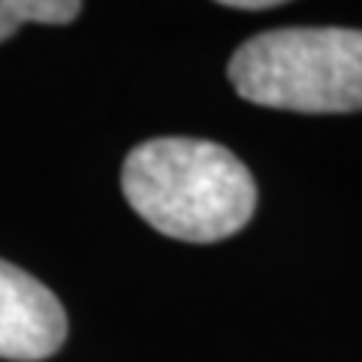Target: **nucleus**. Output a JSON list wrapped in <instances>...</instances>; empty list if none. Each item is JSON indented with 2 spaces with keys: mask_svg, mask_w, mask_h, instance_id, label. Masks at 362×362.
<instances>
[{
  "mask_svg": "<svg viewBox=\"0 0 362 362\" xmlns=\"http://www.w3.org/2000/svg\"><path fill=\"white\" fill-rule=\"evenodd\" d=\"M235 94L266 109L302 115L362 112V30L278 28L233 52Z\"/></svg>",
  "mask_w": 362,
  "mask_h": 362,
  "instance_id": "f03ea898",
  "label": "nucleus"
},
{
  "mask_svg": "<svg viewBox=\"0 0 362 362\" xmlns=\"http://www.w3.org/2000/svg\"><path fill=\"white\" fill-rule=\"evenodd\" d=\"M66 341V311L54 293L0 259V359L40 362Z\"/></svg>",
  "mask_w": 362,
  "mask_h": 362,
  "instance_id": "7ed1b4c3",
  "label": "nucleus"
},
{
  "mask_svg": "<svg viewBox=\"0 0 362 362\" xmlns=\"http://www.w3.org/2000/svg\"><path fill=\"white\" fill-rule=\"evenodd\" d=\"M121 190L157 233L194 245L230 239L257 209L251 169L221 142L190 136L136 145L121 166Z\"/></svg>",
  "mask_w": 362,
  "mask_h": 362,
  "instance_id": "f257e3e1",
  "label": "nucleus"
},
{
  "mask_svg": "<svg viewBox=\"0 0 362 362\" xmlns=\"http://www.w3.org/2000/svg\"><path fill=\"white\" fill-rule=\"evenodd\" d=\"M78 13V0H0V42L25 25H70Z\"/></svg>",
  "mask_w": 362,
  "mask_h": 362,
  "instance_id": "20e7f679",
  "label": "nucleus"
},
{
  "mask_svg": "<svg viewBox=\"0 0 362 362\" xmlns=\"http://www.w3.org/2000/svg\"><path fill=\"white\" fill-rule=\"evenodd\" d=\"M223 6L242 9V13H247V9H275L278 4H275V0H226Z\"/></svg>",
  "mask_w": 362,
  "mask_h": 362,
  "instance_id": "39448f33",
  "label": "nucleus"
}]
</instances>
